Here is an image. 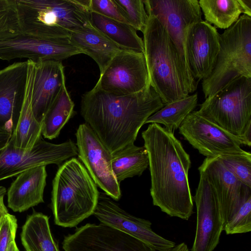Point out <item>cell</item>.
Listing matches in <instances>:
<instances>
[{
  "label": "cell",
  "instance_id": "1",
  "mask_svg": "<svg viewBox=\"0 0 251 251\" xmlns=\"http://www.w3.org/2000/svg\"><path fill=\"white\" fill-rule=\"evenodd\" d=\"M164 106L150 84L126 95L113 94L95 86L82 95L80 114L112 154L134 144L147 119Z\"/></svg>",
  "mask_w": 251,
  "mask_h": 251
},
{
  "label": "cell",
  "instance_id": "2",
  "mask_svg": "<svg viewBox=\"0 0 251 251\" xmlns=\"http://www.w3.org/2000/svg\"><path fill=\"white\" fill-rule=\"evenodd\" d=\"M142 137L149 155L153 204L171 217L188 220L194 208L189 154L174 133L159 124H150Z\"/></svg>",
  "mask_w": 251,
  "mask_h": 251
},
{
  "label": "cell",
  "instance_id": "3",
  "mask_svg": "<svg viewBox=\"0 0 251 251\" xmlns=\"http://www.w3.org/2000/svg\"><path fill=\"white\" fill-rule=\"evenodd\" d=\"M143 34L149 83L164 104L191 94L177 50L167 30L152 14Z\"/></svg>",
  "mask_w": 251,
  "mask_h": 251
},
{
  "label": "cell",
  "instance_id": "4",
  "mask_svg": "<svg viewBox=\"0 0 251 251\" xmlns=\"http://www.w3.org/2000/svg\"><path fill=\"white\" fill-rule=\"evenodd\" d=\"M100 193L83 164L71 158L58 168L52 180L51 208L55 225L76 226L93 215Z\"/></svg>",
  "mask_w": 251,
  "mask_h": 251
},
{
  "label": "cell",
  "instance_id": "5",
  "mask_svg": "<svg viewBox=\"0 0 251 251\" xmlns=\"http://www.w3.org/2000/svg\"><path fill=\"white\" fill-rule=\"evenodd\" d=\"M22 34L70 37L89 24L90 0H15Z\"/></svg>",
  "mask_w": 251,
  "mask_h": 251
},
{
  "label": "cell",
  "instance_id": "6",
  "mask_svg": "<svg viewBox=\"0 0 251 251\" xmlns=\"http://www.w3.org/2000/svg\"><path fill=\"white\" fill-rule=\"evenodd\" d=\"M200 115L238 139L242 146L251 145V78H237L196 111Z\"/></svg>",
  "mask_w": 251,
  "mask_h": 251
},
{
  "label": "cell",
  "instance_id": "7",
  "mask_svg": "<svg viewBox=\"0 0 251 251\" xmlns=\"http://www.w3.org/2000/svg\"><path fill=\"white\" fill-rule=\"evenodd\" d=\"M220 50L209 75L202 80L204 98H209L234 79L251 78V17L241 15L220 34Z\"/></svg>",
  "mask_w": 251,
  "mask_h": 251
},
{
  "label": "cell",
  "instance_id": "8",
  "mask_svg": "<svg viewBox=\"0 0 251 251\" xmlns=\"http://www.w3.org/2000/svg\"><path fill=\"white\" fill-rule=\"evenodd\" d=\"M147 13L153 14L164 25L174 43L192 93L197 89L187 57L186 44L191 29L202 21L198 0H143Z\"/></svg>",
  "mask_w": 251,
  "mask_h": 251
},
{
  "label": "cell",
  "instance_id": "9",
  "mask_svg": "<svg viewBox=\"0 0 251 251\" xmlns=\"http://www.w3.org/2000/svg\"><path fill=\"white\" fill-rule=\"evenodd\" d=\"M77 154L76 145L71 140L53 144L45 140L42 136L29 150L16 148L10 140L5 148L0 150V181L17 176L36 166L59 165Z\"/></svg>",
  "mask_w": 251,
  "mask_h": 251
},
{
  "label": "cell",
  "instance_id": "10",
  "mask_svg": "<svg viewBox=\"0 0 251 251\" xmlns=\"http://www.w3.org/2000/svg\"><path fill=\"white\" fill-rule=\"evenodd\" d=\"M149 78L144 53L121 50L100 73L95 86L115 95H130L149 85Z\"/></svg>",
  "mask_w": 251,
  "mask_h": 251
},
{
  "label": "cell",
  "instance_id": "11",
  "mask_svg": "<svg viewBox=\"0 0 251 251\" xmlns=\"http://www.w3.org/2000/svg\"><path fill=\"white\" fill-rule=\"evenodd\" d=\"M75 136L78 157L97 186L118 201L121 191L113 172L112 154L85 123L78 126Z\"/></svg>",
  "mask_w": 251,
  "mask_h": 251
},
{
  "label": "cell",
  "instance_id": "12",
  "mask_svg": "<svg viewBox=\"0 0 251 251\" xmlns=\"http://www.w3.org/2000/svg\"><path fill=\"white\" fill-rule=\"evenodd\" d=\"M64 251H156L145 243L112 226L88 223L64 236Z\"/></svg>",
  "mask_w": 251,
  "mask_h": 251
},
{
  "label": "cell",
  "instance_id": "13",
  "mask_svg": "<svg viewBox=\"0 0 251 251\" xmlns=\"http://www.w3.org/2000/svg\"><path fill=\"white\" fill-rule=\"evenodd\" d=\"M178 129L185 140L206 158L245 152L238 139L196 111L187 116Z\"/></svg>",
  "mask_w": 251,
  "mask_h": 251
},
{
  "label": "cell",
  "instance_id": "14",
  "mask_svg": "<svg viewBox=\"0 0 251 251\" xmlns=\"http://www.w3.org/2000/svg\"><path fill=\"white\" fill-rule=\"evenodd\" d=\"M93 215L100 223L138 239L155 251H163L176 245L154 232L150 221L127 213L105 193H100Z\"/></svg>",
  "mask_w": 251,
  "mask_h": 251
},
{
  "label": "cell",
  "instance_id": "15",
  "mask_svg": "<svg viewBox=\"0 0 251 251\" xmlns=\"http://www.w3.org/2000/svg\"><path fill=\"white\" fill-rule=\"evenodd\" d=\"M200 180L193 201L197 208L195 237L191 251H213L220 241L225 222L221 207L205 176Z\"/></svg>",
  "mask_w": 251,
  "mask_h": 251
},
{
  "label": "cell",
  "instance_id": "16",
  "mask_svg": "<svg viewBox=\"0 0 251 251\" xmlns=\"http://www.w3.org/2000/svg\"><path fill=\"white\" fill-rule=\"evenodd\" d=\"M83 53L70 37L46 38L22 34L14 39L0 42V59L10 61L27 58L33 61H61Z\"/></svg>",
  "mask_w": 251,
  "mask_h": 251
},
{
  "label": "cell",
  "instance_id": "17",
  "mask_svg": "<svg viewBox=\"0 0 251 251\" xmlns=\"http://www.w3.org/2000/svg\"><path fill=\"white\" fill-rule=\"evenodd\" d=\"M198 170L206 177L218 200L225 225L251 197V188L236 177L217 157H206Z\"/></svg>",
  "mask_w": 251,
  "mask_h": 251
},
{
  "label": "cell",
  "instance_id": "18",
  "mask_svg": "<svg viewBox=\"0 0 251 251\" xmlns=\"http://www.w3.org/2000/svg\"><path fill=\"white\" fill-rule=\"evenodd\" d=\"M28 61L0 70V131L12 133L17 123L26 86Z\"/></svg>",
  "mask_w": 251,
  "mask_h": 251
},
{
  "label": "cell",
  "instance_id": "19",
  "mask_svg": "<svg viewBox=\"0 0 251 251\" xmlns=\"http://www.w3.org/2000/svg\"><path fill=\"white\" fill-rule=\"evenodd\" d=\"M220 34L216 28L204 21L191 29L187 41V57L191 74L196 81L211 73L220 50Z\"/></svg>",
  "mask_w": 251,
  "mask_h": 251
},
{
  "label": "cell",
  "instance_id": "20",
  "mask_svg": "<svg viewBox=\"0 0 251 251\" xmlns=\"http://www.w3.org/2000/svg\"><path fill=\"white\" fill-rule=\"evenodd\" d=\"M32 106L36 120L43 125L49 109L65 85L64 67L61 61H34Z\"/></svg>",
  "mask_w": 251,
  "mask_h": 251
},
{
  "label": "cell",
  "instance_id": "21",
  "mask_svg": "<svg viewBox=\"0 0 251 251\" xmlns=\"http://www.w3.org/2000/svg\"><path fill=\"white\" fill-rule=\"evenodd\" d=\"M16 177L6 191L9 208L14 212H22L44 202L46 166L31 168Z\"/></svg>",
  "mask_w": 251,
  "mask_h": 251
},
{
  "label": "cell",
  "instance_id": "22",
  "mask_svg": "<svg viewBox=\"0 0 251 251\" xmlns=\"http://www.w3.org/2000/svg\"><path fill=\"white\" fill-rule=\"evenodd\" d=\"M28 61L25 97L20 116L14 129L10 142L18 148L29 150L33 148L42 136V124L35 119L32 106V95L35 72V63Z\"/></svg>",
  "mask_w": 251,
  "mask_h": 251
},
{
  "label": "cell",
  "instance_id": "23",
  "mask_svg": "<svg viewBox=\"0 0 251 251\" xmlns=\"http://www.w3.org/2000/svg\"><path fill=\"white\" fill-rule=\"evenodd\" d=\"M71 42L97 64L101 73L114 56L122 49L90 23L81 29L73 32Z\"/></svg>",
  "mask_w": 251,
  "mask_h": 251
},
{
  "label": "cell",
  "instance_id": "24",
  "mask_svg": "<svg viewBox=\"0 0 251 251\" xmlns=\"http://www.w3.org/2000/svg\"><path fill=\"white\" fill-rule=\"evenodd\" d=\"M90 22L122 50L144 52L143 39L130 25L93 12L90 14Z\"/></svg>",
  "mask_w": 251,
  "mask_h": 251
},
{
  "label": "cell",
  "instance_id": "25",
  "mask_svg": "<svg viewBox=\"0 0 251 251\" xmlns=\"http://www.w3.org/2000/svg\"><path fill=\"white\" fill-rule=\"evenodd\" d=\"M22 244L25 251H59L52 236L49 217L33 211L22 227Z\"/></svg>",
  "mask_w": 251,
  "mask_h": 251
},
{
  "label": "cell",
  "instance_id": "26",
  "mask_svg": "<svg viewBox=\"0 0 251 251\" xmlns=\"http://www.w3.org/2000/svg\"><path fill=\"white\" fill-rule=\"evenodd\" d=\"M149 165V155L144 146L131 144L112 154L113 172L119 183L126 178L141 176Z\"/></svg>",
  "mask_w": 251,
  "mask_h": 251
},
{
  "label": "cell",
  "instance_id": "27",
  "mask_svg": "<svg viewBox=\"0 0 251 251\" xmlns=\"http://www.w3.org/2000/svg\"><path fill=\"white\" fill-rule=\"evenodd\" d=\"M198 100V94L196 93L164 104L162 108L149 117L145 124H162L167 130L174 133L187 116L193 111Z\"/></svg>",
  "mask_w": 251,
  "mask_h": 251
},
{
  "label": "cell",
  "instance_id": "28",
  "mask_svg": "<svg viewBox=\"0 0 251 251\" xmlns=\"http://www.w3.org/2000/svg\"><path fill=\"white\" fill-rule=\"evenodd\" d=\"M199 3L205 21L215 28H228L242 13L238 0H200Z\"/></svg>",
  "mask_w": 251,
  "mask_h": 251
},
{
  "label": "cell",
  "instance_id": "29",
  "mask_svg": "<svg viewBox=\"0 0 251 251\" xmlns=\"http://www.w3.org/2000/svg\"><path fill=\"white\" fill-rule=\"evenodd\" d=\"M74 106L65 85L45 117L42 135L50 140L57 137L72 116Z\"/></svg>",
  "mask_w": 251,
  "mask_h": 251
},
{
  "label": "cell",
  "instance_id": "30",
  "mask_svg": "<svg viewBox=\"0 0 251 251\" xmlns=\"http://www.w3.org/2000/svg\"><path fill=\"white\" fill-rule=\"evenodd\" d=\"M22 34L15 0H0V42Z\"/></svg>",
  "mask_w": 251,
  "mask_h": 251
},
{
  "label": "cell",
  "instance_id": "31",
  "mask_svg": "<svg viewBox=\"0 0 251 251\" xmlns=\"http://www.w3.org/2000/svg\"><path fill=\"white\" fill-rule=\"evenodd\" d=\"M224 166L236 177L251 188V153L224 154L217 157Z\"/></svg>",
  "mask_w": 251,
  "mask_h": 251
},
{
  "label": "cell",
  "instance_id": "32",
  "mask_svg": "<svg viewBox=\"0 0 251 251\" xmlns=\"http://www.w3.org/2000/svg\"><path fill=\"white\" fill-rule=\"evenodd\" d=\"M128 24L136 30L144 31L148 21L143 0H114Z\"/></svg>",
  "mask_w": 251,
  "mask_h": 251
},
{
  "label": "cell",
  "instance_id": "33",
  "mask_svg": "<svg viewBox=\"0 0 251 251\" xmlns=\"http://www.w3.org/2000/svg\"><path fill=\"white\" fill-rule=\"evenodd\" d=\"M224 230L226 234L244 233L251 231V197L241 206Z\"/></svg>",
  "mask_w": 251,
  "mask_h": 251
},
{
  "label": "cell",
  "instance_id": "34",
  "mask_svg": "<svg viewBox=\"0 0 251 251\" xmlns=\"http://www.w3.org/2000/svg\"><path fill=\"white\" fill-rule=\"evenodd\" d=\"M89 8L91 12L128 24L114 0H90Z\"/></svg>",
  "mask_w": 251,
  "mask_h": 251
},
{
  "label": "cell",
  "instance_id": "35",
  "mask_svg": "<svg viewBox=\"0 0 251 251\" xmlns=\"http://www.w3.org/2000/svg\"><path fill=\"white\" fill-rule=\"evenodd\" d=\"M17 226V219L9 213L0 219V251H6L10 243L15 241Z\"/></svg>",
  "mask_w": 251,
  "mask_h": 251
},
{
  "label": "cell",
  "instance_id": "36",
  "mask_svg": "<svg viewBox=\"0 0 251 251\" xmlns=\"http://www.w3.org/2000/svg\"><path fill=\"white\" fill-rule=\"evenodd\" d=\"M244 15L251 17V0H238Z\"/></svg>",
  "mask_w": 251,
  "mask_h": 251
},
{
  "label": "cell",
  "instance_id": "37",
  "mask_svg": "<svg viewBox=\"0 0 251 251\" xmlns=\"http://www.w3.org/2000/svg\"><path fill=\"white\" fill-rule=\"evenodd\" d=\"M11 134L7 131H0V150L5 148L9 143Z\"/></svg>",
  "mask_w": 251,
  "mask_h": 251
},
{
  "label": "cell",
  "instance_id": "38",
  "mask_svg": "<svg viewBox=\"0 0 251 251\" xmlns=\"http://www.w3.org/2000/svg\"><path fill=\"white\" fill-rule=\"evenodd\" d=\"M6 193L0 194V219L8 213V210L4 202V198Z\"/></svg>",
  "mask_w": 251,
  "mask_h": 251
},
{
  "label": "cell",
  "instance_id": "39",
  "mask_svg": "<svg viewBox=\"0 0 251 251\" xmlns=\"http://www.w3.org/2000/svg\"><path fill=\"white\" fill-rule=\"evenodd\" d=\"M163 251H189L187 245L183 242Z\"/></svg>",
  "mask_w": 251,
  "mask_h": 251
},
{
  "label": "cell",
  "instance_id": "40",
  "mask_svg": "<svg viewBox=\"0 0 251 251\" xmlns=\"http://www.w3.org/2000/svg\"><path fill=\"white\" fill-rule=\"evenodd\" d=\"M6 251H20L15 241L12 242L8 247Z\"/></svg>",
  "mask_w": 251,
  "mask_h": 251
},
{
  "label": "cell",
  "instance_id": "41",
  "mask_svg": "<svg viewBox=\"0 0 251 251\" xmlns=\"http://www.w3.org/2000/svg\"></svg>",
  "mask_w": 251,
  "mask_h": 251
}]
</instances>
